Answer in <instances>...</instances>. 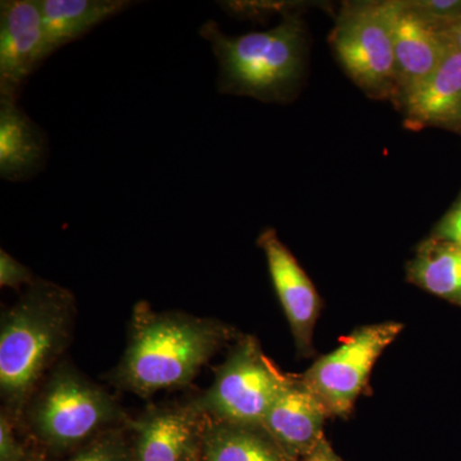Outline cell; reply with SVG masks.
Wrapping results in <instances>:
<instances>
[{"instance_id": "cell-10", "label": "cell", "mask_w": 461, "mask_h": 461, "mask_svg": "<svg viewBox=\"0 0 461 461\" xmlns=\"http://www.w3.org/2000/svg\"><path fill=\"white\" fill-rule=\"evenodd\" d=\"M258 244L266 254L273 286L290 323L297 350L309 357L313 354L315 323L321 312L320 295L275 230L260 233Z\"/></svg>"}, {"instance_id": "cell-5", "label": "cell", "mask_w": 461, "mask_h": 461, "mask_svg": "<svg viewBox=\"0 0 461 461\" xmlns=\"http://www.w3.org/2000/svg\"><path fill=\"white\" fill-rule=\"evenodd\" d=\"M287 379L256 339L245 338L218 369L211 388L191 405L211 420L262 424Z\"/></svg>"}, {"instance_id": "cell-19", "label": "cell", "mask_w": 461, "mask_h": 461, "mask_svg": "<svg viewBox=\"0 0 461 461\" xmlns=\"http://www.w3.org/2000/svg\"><path fill=\"white\" fill-rule=\"evenodd\" d=\"M408 3L418 14L442 29L454 25L461 20V2L457 0H447V2L420 0V2Z\"/></svg>"}, {"instance_id": "cell-4", "label": "cell", "mask_w": 461, "mask_h": 461, "mask_svg": "<svg viewBox=\"0 0 461 461\" xmlns=\"http://www.w3.org/2000/svg\"><path fill=\"white\" fill-rule=\"evenodd\" d=\"M30 402L33 433L54 450L83 444L123 420L108 393L67 364L50 373Z\"/></svg>"}, {"instance_id": "cell-12", "label": "cell", "mask_w": 461, "mask_h": 461, "mask_svg": "<svg viewBox=\"0 0 461 461\" xmlns=\"http://www.w3.org/2000/svg\"><path fill=\"white\" fill-rule=\"evenodd\" d=\"M330 417L324 403L300 378H288L260 426L293 456H308L324 438Z\"/></svg>"}, {"instance_id": "cell-23", "label": "cell", "mask_w": 461, "mask_h": 461, "mask_svg": "<svg viewBox=\"0 0 461 461\" xmlns=\"http://www.w3.org/2000/svg\"><path fill=\"white\" fill-rule=\"evenodd\" d=\"M304 461H342L339 459L335 451L332 450L326 438L321 439L317 447L312 451L308 456L304 457Z\"/></svg>"}, {"instance_id": "cell-17", "label": "cell", "mask_w": 461, "mask_h": 461, "mask_svg": "<svg viewBox=\"0 0 461 461\" xmlns=\"http://www.w3.org/2000/svg\"><path fill=\"white\" fill-rule=\"evenodd\" d=\"M408 278L432 295L461 306V245L427 240L408 264Z\"/></svg>"}, {"instance_id": "cell-15", "label": "cell", "mask_w": 461, "mask_h": 461, "mask_svg": "<svg viewBox=\"0 0 461 461\" xmlns=\"http://www.w3.org/2000/svg\"><path fill=\"white\" fill-rule=\"evenodd\" d=\"M202 461H296L260 424L205 417Z\"/></svg>"}, {"instance_id": "cell-13", "label": "cell", "mask_w": 461, "mask_h": 461, "mask_svg": "<svg viewBox=\"0 0 461 461\" xmlns=\"http://www.w3.org/2000/svg\"><path fill=\"white\" fill-rule=\"evenodd\" d=\"M48 138L44 130L14 100H0V177L32 180L47 165Z\"/></svg>"}, {"instance_id": "cell-18", "label": "cell", "mask_w": 461, "mask_h": 461, "mask_svg": "<svg viewBox=\"0 0 461 461\" xmlns=\"http://www.w3.org/2000/svg\"><path fill=\"white\" fill-rule=\"evenodd\" d=\"M126 445L117 432H107L68 461H129Z\"/></svg>"}, {"instance_id": "cell-2", "label": "cell", "mask_w": 461, "mask_h": 461, "mask_svg": "<svg viewBox=\"0 0 461 461\" xmlns=\"http://www.w3.org/2000/svg\"><path fill=\"white\" fill-rule=\"evenodd\" d=\"M75 297L67 288L38 280L0 321V393L20 414L36 386L65 351L74 329Z\"/></svg>"}, {"instance_id": "cell-22", "label": "cell", "mask_w": 461, "mask_h": 461, "mask_svg": "<svg viewBox=\"0 0 461 461\" xmlns=\"http://www.w3.org/2000/svg\"><path fill=\"white\" fill-rule=\"evenodd\" d=\"M432 238L461 245V203L455 206L450 213L446 214L444 220L437 226Z\"/></svg>"}, {"instance_id": "cell-9", "label": "cell", "mask_w": 461, "mask_h": 461, "mask_svg": "<svg viewBox=\"0 0 461 461\" xmlns=\"http://www.w3.org/2000/svg\"><path fill=\"white\" fill-rule=\"evenodd\" d=\"M397 75V96L403 98L439 66L450 42L442 27L418 14L408 2H386Z\"/></svg>"}, {"instance_id": "cell-21", "label": "cell", "mask_w": 461, "mask_h": 461, "mask_svg": "<svg viewBox=\"0 0 461 461\" xmlns=\"http://www.w3.org/2000/svg\"><path fill=\"white\" fill-rule=\"evenodd\" d=\"M0 461H25V451L12 429L11 417L5 412L0 417Z\"/></svg>"}, {"instance_id": "cell-24", "label": "cell", "mask_w": 461, "mask_h": 461, "mask_svg": "<svg viewBox=\"0 0 461 461\" xmlns=\"http://www.w3.org/2000/svg\"><path fill=\"white\" fill-rule=\"evenodd\" d=\"M445 35L450 42L451 47L461 51V20L455 23L454 25L446 27Z\"/></svg>"}, {"instance_id": "cell-6", "label": "cell", "mask_w": 461, "mask_h": 461, "mask_svg": "<svg viewBox=\"0 0 461 461\" xmlns=\"http://www.w3.org/2000/svg\"><path fill=\"white\" fill-rule=\"evenodd\" d=\"M348 76L375 96L397 95L393 33L386 2L348 5L330 35Z\"/></svg>"}, {"instance_id": "cell-14", "label": "cell", "mask_w": 461, "mask_h": 461, "mask_svg": "<svg viewBox=\"0 0 461 461\" xmlns=\"http://www.w3.org/2000/svg\"><path fill=\"white\" fill-rule=\"evenodd\" d=\"M408 120L415 124L461 123V51L451 47L442 62L402 99Z\"/></svg>"}, {"instance_id": "cell-8", "label": "cell", "mask_w": 461, "mask_h": 461, "mask_svg": "<svg viewBox=\"0 0 461 461\" xmlns=\"http://www.w3.org/2000/svg\"><path fill=\"white\" fill-rule=\"evenodd\" d=\"M50 57L39 0H3L0 100L18 102L30 76Z\"/></svg>"}, {"instance_id": "cell-20", "label": "cell", "mask_w": 461, "mask_h": 461, "mask_svg": "<svg viewBox=\"0 0 461 461\" xmlns=\"http://www.w3.org/2000/svg\"><path fill=\"white\" fill-rule=\"evenodd\" d=\"M32 272L14 259L5 250H0V286L9 288L29 287L35 282Z\"/></svg>"}, {"instance_id": "cell-1", "label": "cell", "mask_w": 461, "mask_h": 461, "mask_svg": "<svg viewBox=\"0 0 461 461\" xmlns=\"http://www.w3.org/2000/svg\"><path fill=\"white\" fill-rule=\"evenodd\" d=\"M230 335L221 321L156 312L148 303H138L126 351L112 378L118 387L140 397L186 386Z\"/></svg>"}, {"instance_id": "cell-7", "label": "cell", "mask_w": 461, "mask_h": 461, "mask_svg": "<svg viewBox=\"0 0 461 461\" xmlns=\"http://www.w3.org/2000/svg\"><path fill=\"white\" fill-rule=\"evenodd\" d=\"M403 330L402 323L384 321L355 330L332 353L324 355L300 377L326 406L330 417L350 414L381 354Z\"/></svg>"}, {"instance_id": "cell-11", "label": "cell", "mask_w": 461, "mask_h": 461, "mask_svg": "<svg viewBox=\"0 0 461 461\" xmlns=\"http://www.w3.org/2000/svg\"><path fill=\"white\" fill-rule=\"evenodd\" d=\"M205 417L191 403L149 411L132 424L133 461H200Z\"/></svg>"}, {"instance_id": "cell-3", "label": "cell", "mask_w": 461, "mask_h": 461, "mask_svg": "<svg viewBox=\"0 0 461 461\" xmlns=\"http://www.w3.org/2000/svg\"><path fill=\"white\" fill-rule=\"evenodd\" d=\"M218 65L221 93L250 95L262 100L284 98L299 78L304 57V27L286 18L267 32L229 36L214 21L200 27Z\"/></svg>"}, {"instance_id": "cell-16", "label": "cell", "mask_w": 461, "mask_h": 461, "mask_svg": "<svg viewBox=\"0 0 461 461\" xmlns=\"http://www.w3.org/2000/svg\"><path fill=\"white\" fill-rule=\"evenodd\" d=\"M50 56L131 7L129 0H39Z\"/></svg>"}]
</instances>
